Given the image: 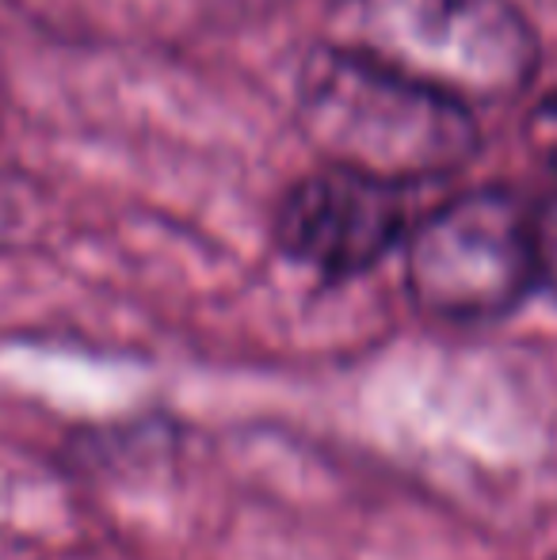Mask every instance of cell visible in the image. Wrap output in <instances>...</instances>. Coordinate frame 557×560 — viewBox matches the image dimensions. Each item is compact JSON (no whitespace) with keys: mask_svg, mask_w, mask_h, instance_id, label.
Listing matches in <instances>:
<instances>
[{"mask_svg":"<svg viewBox=\"0 0 557 560\" xmlns=\"http://www.w3.org/2000/svg\"><path fill=\"white\" fill-rule=\"evenodd\" d=\"M298 122L328 164L417 187L474 161V112L390 66L328 43L298 77Z\"/></svg>","mask_w":557,"mask_h":560,"instance_id":"obj_1","label":"cell"},{"mask_svg":"<svg viewBox=\"0 0 557 560\" xmlns=\"http://www.w3.org/2000/svg\"><path fill=\"white\" fill-rule=\"evenodd\" d=\"M462 104L527 92L538 35L512 0H336L333 38Z\"/></svg>","mask_w":557,"mask_h":560,"instance_id":"obj_2","label":"cell"},{"mask_svg":"<svg viewBox=\"0 0 557 560\" xmlns=\"http://www.w3.org/2000/svg\"><path fill=\"white\" fill-rule=\"evenodd\" d=\"M405 282L413 302L446 325L508 317L538 287L535 207L504 187L443 202L409 233Z\"/></svg>","mask_w":557,"mask_h":560,"instance_id":"obj_3","label":"cell"},{"mask_svg":"<svg viewBox=\"0 0 557 560\" xmlns=\"http://www.w3.org/2000/svg\"><path fill=\"white\" fill-rule=\"evenodd\" d=\"M405 233L409 187L344 164L298 179L276 214L279 248L325 279H351L374 267Z\"/></svg>","mask_w":557,"mask_h":560,"instance_id":"obj_4","label":"cell"},{"mask_svg":"<svg viewBox=\"0 0 557 560\" xmlns=\"http://www.w3.org/2000/svg\"><path fill=\"white\" fill-rule=\"evenodd\" d=\"M535 256H538V287L557 298V195L535 207Z\"/></svg>","mask_w":557,"mask_h":560,"instance_id":"obj_5","label":"cell"},{"mask_svg":"<svg viewBox=\"0 0 557 560\" xmlns=\"http://www.w3.org/2000/svg\"><path fill=\"white\" fill-rule=\"evenodd\" d=\"M527 138L546 161L557 164V92L535 107V115H531V122H527Z\"/></svg>","mask_w":557,"mask_h":560,"instance_id":"obj_6","label":"cell"},{"mask_svg":"<svg viewBox=\"0 0 557 560\" xmlns=\"http://www.w3.org/2000/svg\"><path fill=\"white\" fill-rule=\"evenodd\" d=\"M550 560H557V557H550Z\"/></svg>","mask_w":557,"mask_h":560,"instance_id":"obj_7","label":"cell"}]
</instances>
